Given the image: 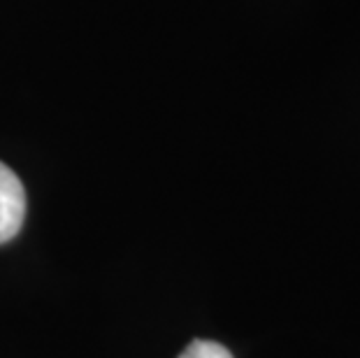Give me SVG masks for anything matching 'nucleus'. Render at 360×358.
<instances>
[{"label": "nucleus", "instance_id": "1", "mask_svg": "<svg viewBox=\"0 0 360 358\" xmlns=\"http://www.w3.org/2000/svg\"><path fill=\"white\" fill-rule=\"evenodd\" d=\"M26 217V191L21 179L0 163V245L19 233Z\"/></svg>", "mask_w": 360, "mask_h": 358}, {"label": "nucleus", "instance_id": "2", "mask_svg": "<svg viewBox=\"0 0 360 358\" xmlns=\"http://www.w3.org/2000/svg\"><path fill=\"white\" fill-rule=\"evenodd\" d=\"M179 358H233V354L224 345H219V342L195 340L184 349Z\"/></svg>", "mask_w": 360, "mask_h": 358}]
</instances>
